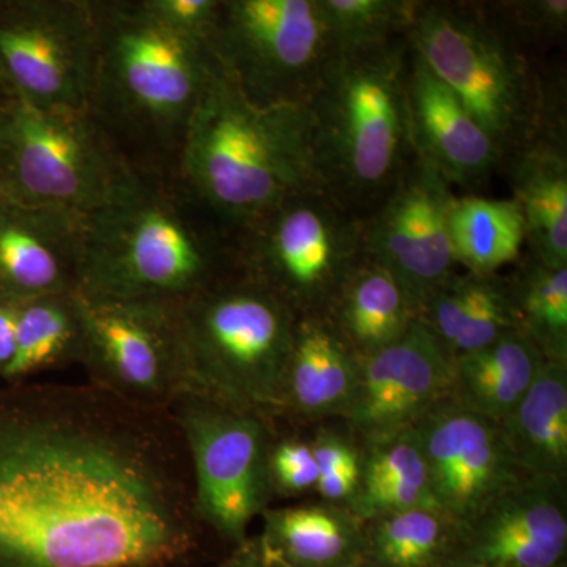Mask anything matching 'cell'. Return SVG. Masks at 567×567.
I'll use <instances>...</instances> for the list:
<instances>
[{"mask_svg": "<svg viewBox=\"0 0 567 567\" xmlns=\"http://www.w3.org/2000/svg\"><path fill=\"white\" fill-rule=\"evenodd\" d=\"M78 361L100 390L153 409L182 393L174 305L102 300L76 292Z\"/></svg>", "mask_w": 567, "mask_h": 567, "instance_id": "cell-13", "label": "cell"}, {"mask_svg": "<svg viewBox=\"0 0 567 567\" xmlns=\"http://www.w3.org/2000/svg\"><path fill=\"white\" fill-rule=\"evenodd\" d=\"M174 319L182 393L282 412L297 315L278 295L237 264L174 305Z\"/></svg>", "mask_w": 567, "mask_h": 567, "instance_id": "cell-6", "label": "cell"}, {"mask_svg": "<svg viewBox=\"0 0 567 567\" xmlns=\"http://www.w3.org/2000/svg\"><path fill=\"white\" fill-rule=\"evenodd\" d=\"M416 319L453 360L520 330L509 281L502 275L454 271L429 297Z\"/></svg>", "mask_w": 567, "mask_h": 567, "instance_id": "cell-22", "label": "cell"}, {"mask_svg": "<svg viewBox=\"0 0 567 567\" xmlns=\"http://www.w3.org/2000/svg\"><path fill=\"white\" fill-rule=\"evenodd\" d=\"M235 256L295 315H327L365 256L363 219L324 189L298 193L238 230Z\"/></svg>", "mask_w": 567, "mask_h": 567, "instance_id": "cell-9", "label": "cell"}, {"mask_svg": "<svg viewBox=\"0 0 567 567\" xmlns=\"http://www.w3.org/2000/svg\"><path fill=\"white\" fill-rule=\"evenodd\" d=\"M174 406L192 458L194 513L238 546L275 494L267 421L259 413L189 393L178 394Z\"/></svg>", "mask_w": 567, "mask_h": 567, "instance_id": "cell-11", "label": "cell"}, {"mask_svg": "<svg viewBox=\"0 0 567 567\" xmlns=\"http://www.w3.org/2000/svg\"><path fill=\"white\" fill-rule=\"evenodd\" d=\"M406 96L416 156L434 167L451 186L466 189L483 186L505 163V156L456 93L429 69L412 47Z\"/></svg>", "mask_w": 567, "mask_h": 567, "instance_id": "cell-19", "label": "cell"}, {"mask_svg": "<svg viewBox=\"0 0 567 567\" xmlns=\"http://www.w3.org/2000/svg\"><path fill=\"white\" fill-rule=\"evenodd\" d=\"M502 429L525 476L567 480V364L546 361Z\"/></svg>", "mask_w": 567, "mask_h": 567, "instance_id": "cell-24", "label": "cell"}, {"mask_svg": "<svg viewBox=\"0 0 567 567\" xmlns=\"http://www.w3.org/2000/svg\"><path fill=\"white\" fill-rule=\"evenodd\" d=\"M81 320L76 292L47 295L20 305L17 350L2 372L20 379L80 354Z\"/></svg>", "mask_w": 567, "mask_h": 567, "instance_id": "cell-30", "label": "cell"}, {"mask_svg": "<svg viewBox=\"0 0 567 567\" xmlns=\"http://www.w3.org/2000/svg\"><path fill=\"white\" fill-rule=\"evenodd\" d=\"M140 173L91 111L48 110L17 95L0 107V194L7 199L87 216Z\"/></svg>", "mask_w": 567, "mask_h": 567, "instance_id": "cell-8", "label": "cell"}, {"mask_svg": "<svg viewBox=\"0 0 567 567\" xmlns=\"http://www.w3.org/2000/svg\"><path fill=\"white\" fill-rule=\"evenodd\" d=\"M175 174L234 235L287 197L324 189L309 107L254 106L218 63L189 121Z\"/></svg>", "mask_w": 567, "mask_h": 567, "instance_id": "cell-4", "label": "cell"}, {"mask_svg": "<svg viewBox=\"0 0 567 567\" xmlns=\"http://www.w3.org/2000/svg\"><path fill=\"white\" fill-rule=\"evenodd\" d=\"M336 50L374 47L409 35L416 0H319Z\"/></svg>", "mask_w": 567, "mask_h": 567, "instance_id": "cell-31", "label": "cell"}, {"mask_svg": "<svg viewBox=\"0 0 567 567\" xmlns=\"http://www.w3.org/2000/svg\"><path fill=\"white\" fill-rule=\"evenodd\" d=\"M237 265L235 235L175 173H140L84 216L78 293L177 305Z\"/></svg>", "mask_w": 567, "mask_h": 567, "instance_id": "cell-2", "label": "cell"}, {"mask_svg": "<svg viewBox=\"0 0 567 567\" xmlns=\"http://www.w3.org/2000/svg\"><path fill=\"white\" fill-rule=\"evenodd\" d=\"M270 476L276 494L300 496L316 491L319 470L309 442L290 439L274 443Z\"/></svg>", "mask_w": 567, "mask_h": 567, "instance_id": "cell-34", "label": "cell"}, {"mask_svg": "<svg viewBox=\"0 0 567 567\" xmlns=\"http://www.w3.org/2000/svg\"><path fill=\"white\" fill-rule=\"evenodd\" d=\"M499 24L520 41L557 40L567 28L566 0H525V2L487 3Z\"/></svg>", "mask_w": 567, "mask_h": 567, "instance_id": "cell-33", "label": "cell"}, {"mask_svg": "<svg viewBox=\"0 0 567 567\" xmlns=\"http://www.w3.org/2000/svg\"><path fill=\"white\" fill-rule=\"evenodd\" d=\"M96 51L89 111L141 173H175L213 70L205 41L167 28L142 0H92Z\"/></svg>", "mask_w": 567, "mask_h": 567, "instance_id": "cell-3", "label": "cell"}, {"mask_svg": "<svg viewBox=\"0 0 567 567\" xmlns=\"http://www.w3.org/2000/svg\"><path fill=\"white\" fill-rule=\"evenodd\" d=\"M447 234L457 267L475 275H498L518 262L527 245L524 215L513 197H454Z\"/></svg>", "mask_w": 567, "mask_h": 567, "instance_id": "cell-27", "label": "cell"}, {"mask_svg": "<svg viewBox=\"0 0 567 567\" xmlns=\"http://www.w3.org/2000/svg\"><path fill=\"white\" fill-rule=\"evenodd\" d=\"M454 197L450 183L415 156L385 203L363 219L365 256L393 276L415 317L457 271L447 234Z\"/></svg>", "mask_w": 567, "mask_h": 567, "instance_id": "cell-14", "label": "cell"}, {"mask_svg": "<svg viewBox=\"0 0 567 567\" xmlns=\"http://www.w3.org/2000/svg\"><path fill=\"white\" fill-rule=\"evenodd\" d=\"M219 567H284L281 563L268 551L259 536L246 539L238 544L237 550L230 555Z\"/></svg>", "mask_w": 567, "mask_h": 567, "instance_id": "cell-37", "label": "cell"}, {"mask_svg": "<svg viewBox=\"0 0 567 567\" xmlns=\"http://www.w3.org/2000/svg\"><path fill=\"white\" fill-rule=\"evenodd\" d=\"M506 163L528 251L551 267H567L566 122L548 125Z\"/></svg>", "mask_w": 567, "mask_h": 567, "instance_id": "cell-20", "label": "cell"}, {"mask_svg": "<svg viewBox=\"0 0 567 567\" xmlns=\"http://www.w3.org/2000/svg\"><path fill=\"white\" fill-rule=\"evenodd\" d=\"M142 3L167 28L205 43L219 7V0H142Z\"/></svg>", "mask_w": 567, "mask_h": 567, "instance_id": "cell-35", "label": "cell"}, {"mask_svg": "<svg viewBox=\"0 0 567 567\" xmlns=\"http://www.w3.org/2000/svg\"><path fill=\"white\" fill-rule=\"evenodd\" d=\"M207 47L254 106H308L336 51L319 0H219Z\"/></svg>", "mask_w": 567, "mask_h": 567, "instance_id": "cell-10", "label": "cell"}, {"mask_svg": "<svg viewBox=\"0 0 567 567\" xmlns=\"http://www.w3.org/2000/svg\"><path fill=\"white\" fill-rule=\"evenodd\" d=\"M21 303L0 300V374L6 371L17 350L18 312Z\"/></svg>", "mask_w": 567, "mask_h": 567, "instance_id": "cell-38", "label": "cell"}, {"mask_svg": "<svg viewBox=\"0 0 567 567\" xmlns=\"http://www.w3.org/2000/svg\"><path fill=\"white\" fill-rule=\"evenodd\" d=\"M566 483L524 477L457 525L447 567H563Z\"/></svg>", "mask_w": 567, "mask_h": 567, "instance_id": "cell-16", "label": "cell"}, {"mask_svg": "<svg viewBox=\"0 0 567 567\" xmlns=\"http://www.w3.org/2000/svg\"><path fill=\"white\" fill-rule=\"evenodd\" d=\"M10 96L11 93L9 92V89H7L6 85L2 84V81H0V107L3 106V103H6Z\"/></svg>", "mask_w": 567, "mask_h": 567, "instance_id": "cell-39", "label": "cell"}, {"mask_svg": "<svg viewBox=\"0 0 567 567\" xmlns=\"http://www.w3.org/2000/svg\"><path fill=\"white\" fill-rule=\"evenodd\" d=\"M546 361L524 331H509L483 349L454 358L451 394L499 424L520 404Z\"/></svg>", "mask_w": 567, "mask_h": 567, "instance_id": "cell-25", "label": "cell"}, {"mask_svg": "<svg viewBox=\"0 0 567 567\" xmlns=\"http://www.w3.org/2000/svg\"><path fill=\"white\" fill-rule=\"evenodd\" d=\"M409 55L406 37L336 50L308 103L323 188L360 219L385 203L416 156Z\"/></svg>", "mask_w": 567, "mask_h": 567, "instance_id": "cell-5", "label": "cell"}, {"mask_svg": "<svg viewBox=\"0 0 567 567\" xmlns=\"http://www.w3.org/2000/svg\"><path fill=\"white\" fill-rule=\"evenodd\" d=\"M391 486L429 488L423 451L413 427L363 442L360 450V484L352 503Z\"/></svg>", "mask_w": 567, "mask_h": 567, "instance_id": "cell-32", "label": "cell"}, {"mask_svg": "<svg viewBox=\"0 0 567 567\" xmlns=\"http://www.w3.org/2000/svg\"><path fill=\"white\" fill-rule=\"evenodd\" d=\"M365 561L377 567H447L457 524L435 506L364 522Z\"/></svg>", "mask_w": 567, "mask_h": 567, "instance_id": "cell-28", "label": "cell"}, {"mask_svg": "<svg viewBox=\"0 0 567 567\" xmlns=\"http://www.w3.org/2000/svg\"><path fill=\"white\" fill-rule=\"evenodd\" d=\"M144 406L58 391L0 421V563L151 567L193 543L188 495Z\"/></svg>", "mask_w": 567, "mask_h": 567, "instance_id": "cell-1", "label": "cell"}, {"mask_svg": "<svg viewBox=\"0 0 567 567\" xmlns=\"http://www.w3.org/2000/svg\"><path fill=\"white\" fill-rule=\"evenodd\" d=\"M453 390V358L420 319L404 334L360 360L344 417L361 442L413 427Z\"/></svg>", "mask_w": 567, "mask_h": 567, "instance_id": "cell-17", "label": "cell"}, {"mask_svg": "<svg viewBox=\"0 0 567 567\" xmlns=\"http://www.w3.org/2000/svg\"><path fill=\"white\" fill-rule=\"evenodd\" d=\"M472 114L506 159L527 147L551 123L559 103L532 65L524 44L486 6L420 2L406 35Z\"/></svg>", "mask_w": 567, "mask_h": 567, "instance_id": "cell-7", "label": "cell"}, {"mask_svg": "<svg viewBox=\"0 0 567 567\" xmlns=\"http://www.w3.org/2000/svg\"><path fill=\"white\" fill-rule=\"evenodd\" d=\"M435 506L457 525L524 480L502 429L453 394L415 425Z\"/></svg>", "mask_w": 567, "mask_h": 567, "instance_id": "cell-15", "label": "cell"}, {"mask_svg": "<svg viewBox=\"0 0 567 567\" xmlns=\"http://www.w3.org/2000/svg\"><path fill=\"white\" fill-rule=\"evenodd\" d=\"M357 567H377V566L371 565V563H369V561H364V563H361V565L357 566Z\"/></svg>", "mask_w": 567, "mask_h": 567, "instance_id": "cell-40", "label": "cell"}, {"mask_svg": "<svg viewBox=\"0 0 567 567\" xmlns=\"http://www.w3.org/2000/svg\"><path fill=\"white\" fill-rule=\"evenodd\" d=\"M507 281L520 330L547 361L567 364V267H551L527 251Z\"/></svg>", "mask_w": 567, "mask_h": 567, "instance_id": "cell-29", "label": "cell"}, {"mask_svg": "<svg viewBox=\"0 0 567 567\" xmlns=\"http://www.w3.org/2000/svg\"><path fill=\"white\" fill-rule=\"evenodd\" d=\"M309 445L315 454L319 476L360 465V447L354 445L352 439L339 432L320 429Z\"/></svg>", "mask_w": 567, "mask_h": 567, "instance_id": "cell-36", "label": "cell"}, {"mask_svg": "<svg viewBox=\"0 0 567 567\" xmlns=\"http://www.w3.org/2000/svg\"><path fill=\"white\" fill-rule=\"evenodd\" d=\"M358 371L360 358L330 317L297 316L284 410L311 421L344 417Z\"/></svg>", "mask_w": 567, "mask_h": 567, "instance_id": "cell-21", "label": "cell"}, {"mask_svg": "<svg viewBox=\"0 0 567 567\" xmlns=\"http://www.w3.org/2000/svg\"><path fill=\"white\" fill-rule=\"evenodd\" d=\"M95 51L92 0H0V81L11 95L89 111Z\"/></svg>", "mask_w": 567, "mask_h": 567, "instance_id": "cell-12", "label": "cell"}, {"mask_svg": "<svg viewBox=\"0 0 567 567\" xmlns=\"http://www.w3.org/2000/svg\"><path fill=\"white\" fill-rule=\"evenodd\" d=\"M327 316L360 360L393 344L416 319L398 281L368 256L342 284Z\"/></svg>", "mask_w": 567, "mask_h": 567, "instance_id": "cell-26", "label": "cell"}, {"mask_svg": "<svg viewBox=\"0 0 567 567\" xmlns=\"http://www.w3.org/2000/svg\"><path fill=\"white\" fill-rule=\"evenodd\" d=\"M264 546L284 567H357L365 561V529L350 507L315 502L262 514Z\"/></svg>", "mask_w": 567, "mask_h": 567, "instance_id": "cell-23", "label": "cell"}, {"mask_svg": "<svg viewBox=\"0 0 567 567\" xmlns=\"http://www.w3.org/2000/svg\"><path fill=\"white\" fill-rule=\"evenodd\" d=\"M84 216L0 194V300L76 292Z\"/></svg>", "mask_w": 567, "mask_h": 567, "instance_id": "cell-18", "label": "cell"}]
</instances>
